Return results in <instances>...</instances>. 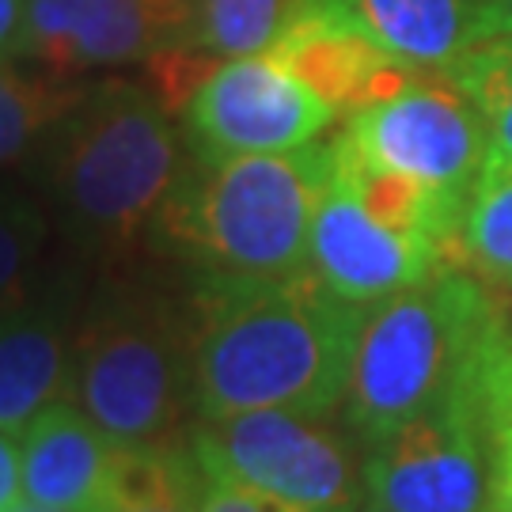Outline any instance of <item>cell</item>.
Returning a JSON list of instances; mask_svg holds the SVG:
<instances>
[{"label":"cell","mask_w":512,"mask_h":512,"mask_svg":"<svg viewBox=\"0 0 512 512\" xmlns=\"http://www.w3.org/2000/svg\"><path fill=\"white\" fill-rule=\"evenodd\" d=\"M114 440L76 403L50 406L19 437L27 505L57 512H103Z\"/></svg>","instance_id":"cell-13"},{"label":"cell","mask_w":512,"mask_h":512,"mask_svg":"<svg viewBox=\"0 0 512 512\" xmlns=\"http://www.w3.org/2000/svg\"><path fill=\"white\" fill-rule=\"evenodd\" d=\"M194 406L202 418L296 410L327 418L346 403L368 311L327 289L311 266L270 281H220L202 296Z\"/></svg>","instance_id":"cell-1"},{"label":"cell","mask_w":512,"mask_h":512,"mask_svg":"<svg viewBox=\"0 0 512 512\" xmlns=\"http://www.w3.org/2000/svg\"><path fill=\"white\" fill-rule=\"evenodd\" d=\"M361 512H391V509H384V505H372V509H361Z\"/></svg>","instance_id":"cell-28"},{"label":"cell","mask_w":512,"mask_h":512,"mask_svg":"<svg viewBox=\"0 0 512 512\" xmlns=\"http://www.w3.org/2000/svg\"><path fill=\"white\" fill-rule=\"evenodd\" d=\"M368 35L421 73H444L482 42V0H346Z\"/></svg>","instance_id":"cell-15"},{"label":"cell","mask_w":512,"mask_h":512,"mask_svg":"<svg viewBox=\"0 0 512 512\" xmlns=\"http://www.w3.org/2000/svg\"><path fill=\"white\" fill-rule=\"evenodd\" d=\"M266 54L338 114L380 103L421 73L387 54L346 0H296Z\"/></svg>","instance_id":"cell-12"},{"label":"cell","mask_w":512,"mask_h":512,"mask_svg":"<svg viewBox=\"0 0 512 512\" xmlns=\"http://www.w3.org/2000/svg\"><path fill=\"white\" fill-rule=\"evenodd\" d=\"M296 0H198V46L209 57L266 54Z\"/></svg>","instance_id":"cell-19"},{"label":"cell","mask_w":512,"mask_h":512,"mask_svg":"<svg viewBox=\"0 0 512 512\" xmlns=\"http://www.w3.org/2000/svg\"><path fill=\"white\" fill-rule=\"evenodd\" d=\"M27 38V0H0V57H23Z\"/></svg>","instance_id":"cell-25"},{"label":"cell","mask_w":512,"mask_h":512,"mask_svg":"<svg viewBox=\"0 0 512 512\" xmlns=\"http://www.w3.org/2000/svg\"><path fill=\"white\" fill-rule=\"evenodd\" d=\"M308 266L338 296L361 308H376L452 262L433 239L403 232L368 213L361 198L330 175L311 224Z\"/></svg>","instance_id":"cell-11"},{"label":"cell","mask_w":512,"mask_h":512,"mask_svg":"<svg viewBox=\"0 0 512 512\" xmlns=\"http://www.w3.org/2000/svg\"><path fill=\"white\" fill-rule=\"evenodd\" d=\"M342 141L376 167L463 202L494 148L486 114L448 73H418L395 95L353 110Z\"/></svg>","instance_id":"cell-7"},{"label":"cell","mask_w":512,"mask_h":512,"mask_svg":"<svg viewBox=\"0 0 512 512\" xmlns=\"http://www.w3.org/2000/svg\"><path fill=\"white\" fill-rule=\"evenodd\" d=\"M190 42L198 46V0H27L23 57L61 80Z\"/></svg>","instance_id":"cell-10"},{"label":"cell","mask_w":512,"mask_h":512,"mask_svg":"<svg viewBox=\"0 0 512 512\" xmlns=\"http://www.w3.org/2000/svg\"><path fill=\"white\" fill-rule=\"evenodd\" d=\"M501 319L505 311L490 285L463 266H444L429 281L376 304L353 353L349 429L372 448L406 421L452 399Z\"/></svg>","instance_id":"cell-3"},{"label":"cell","mask_w":512,"mask_h":512,"mask_svg":"<svg viewBox=\"0 0 512 512\" xmlns=\"http://www.w3.org/2000/svg\"><path fill=\"white\" fill-rule=\"evenodd\" d=\"M456 266L494 293H512V156L490 152L478 171L459 224Z\"/></svg>","instance_id":"cell-16"},{"label":"cell","mask_w":512,"mask_h":512,"mask_svg":"<svg viewBox=\"0 0 512 512\" xmlns=\"http://www.w3.org/2000/svg\"><path fill=\"white\" fill-rule=\"evenodd\" d=\"M16 512H57V509H42V505H27V501H23Z\"/></svg>","instance_id":"cell-27"},{"label":"cell","mask_w":512,"mask_h":512,"mask_svg":"<svg viewBox=\"0 0 512 512\" xmlns=\"http://www.w3.org/2000/svg\"><path fill=\"white\" fill-rule=\"evenodd\" d=\"M330 171V145L194 160L160 205L156 228L220 281L289 277L308 266L311 224Z\"/></svg>","instance_id":"cell-2"},{"label":"cell","mask_w":512,"mask_h":512,"mask_svg":"<svg viewBox=\"0 0 512 512\" xmlns=\"http://www.w3.org/2000/svg\"><path fill=\"white\" fill-rule=\"evenodd\" d=\"M365 494L391 512H497L490 440L467 387L372 444Z\"/></svg>","instance_id":"cell-8"},{"label":"cell","mask_w":512,"mask_h":512,"mask_svg":"<svg viewBox=\"0 0 512 512\" xmlns=\"http://www.w3.org/2000/svg\"><path fill=\"white\" fill-rule=\"evenodd\" d=\"M202 490H205V478H198V482H186V486L141 497V501H118V505H107L103 512H198Z\"/></svg>","instance_id":"cell-23"},{"label":"cell","mask_w":512,"mask_h":512,"mask_svg":"<svg viewBox=\"0 0 512 512\" xmlns=\"http://www.w3.org/2000/svg\"><path fill=\"white\" fill-rule=\"evenodd\" d=\"M12 433H0V512H16L27 494H23V452L16 448Z\"/></svg>","instance_id":"cell-24"},{"label":"cell","mask_w":512,"mask_h":512,"mask_svg":"<svg viewBox=\"0 0 512 512\" xmlns=\"http://www.w3.org/2000/svg\"><path fill=\"white\" fill-rule=\"evenodd\" d=\"M467 395L475 403L494 467V509L512 512V327L501 319L478 349L467 372Z\"/></svg>","instance_id":"cell-18"},{"label":"cell","mask_w":512,"mask_h":512,"mask_svg":"<svg viewBox=\"0 0 512 512\" xmlns=\"http://www.w3.org/2000/svg\"><path fill=\"white\" fill-rule=\"evenodd\" d=\"M183 114L194 160L209 164L315 145V137L338 118V110L270 54L220 61Z\"/></svg>","instance_id":"cell-9"},{"label":"cell","mask_w":512,"mask_h":512,"mask_svg":"<svg viewBox=\"0 0 512 512\" xmlns=\"http://www.w3.org/2000/svg\"><path fill=\"white\" fill-rule=\"evenodd\" d=\"M88 95L76 80L46 73H19L0 57V164H16L35 148H46L54 129Z\"/></svg>","instance_id":"cell-17"},{"label":"cell","mask_w":512,"mask_h":512,"mask_svg":"<svg viewBox=\"0 0 512 512\" xmlns=\"http://www.w3.org/2000/svg\"><path fill=\"white\" fill-rule=\"evenodd\" d=\"M198 512H308V509L289 505V501H277V497L255 494V490H243V486H228V482H209L205 478Z\"/></svg>","instance_id":"cell-22"},{"label":"cell","mask_w":512,"mask_h":512,"mask_svg":"<svg viewBox=\"0 0 512 512\" xmlns=\"http://www.w3.org/2000/svg\"><path fill=\"white\" fill-rule=\"evenodd\" d=\"M444 73L478 103L490 122V137L501 156H512V35L482 42Z\"/></svg>","instance_id":"cell-20"},{"label":"cell","mask_w":512,"mask_h":512,"mask_svg":"<svg viewBox=\"0 0 512 512\" xmlns=\"http://www.w3.org/2000/svg\"><path fill=\"white\" fill-rule=\"evenodd\" d=\"M73 395L114 444L167 440L194 403V342L152 311H99L76 334Z\"/></svg>","instance_id":"cell-5"},{"label":"cell","mask_w":512,"mask_h":512,"mask_svg":"<svg viewBox=\"0 0 512 512\" xmlns=\"http://www.w3.org/2000/svg\"><path fill=\"white\" fill-rule=\"evenodd\" d=\"M50 194L80 236L118 243L156 220L179 179V137L167 107L137 84H99L54 129Z\"/></svg>","instance_id":"cell-4"},{"label":"cell","mask_w":512,"mask_h":512,"mask_svg":"<svg viewBox=\"0 0 512 512\" xmlns=\"http://www.w3.org/2000/svg\"><path fill=\"white\" fill-rule=\"evenodd\" d=\"M505 35H512V0H482V42Z\"/></svg>","instance_id":"cell-26"},{"label":"cell","mask_w":512,"mask_h":512,"mask_svg":"<svg viewBox=\"0 0 512 512\" xmlns=\"http://www.w3.org/2000/svg\"><path fill=\"white\" fill-rule=\"evenodd\" d=\"M50 224L35 205L0 198V315H12L38 270Z\"/></svg>","instance_id":"cell-21"},{"label":"cell","mask_w":512,"mask_h":512,"mask_svg":"<svg viewBox=\"0 0 512 512\" xmlns=\"http://www.w3.org/2000/svg\"><path fill=\"white\" fill-rule=\"evenodd\" d=\"M69 334L50 311L0 315V433L23 437L73 391Z\"/></svg>","instance_id":"cell-14"},{"label":"cell","mask_w":512,"mask_h":512,"mask_svg":"<svg viewBox=\"0 0 512 512\" xmlns=\"http://www.w3.org/2000/svg\"><path fill=\"white\" fill-rule=\"evenodd\" d=\"M190 452L209 482H228L308 512H349L365 494V467L338 429L296 410L202 418Z\"/></svg>","instance_id":"cell-6"}]
</instances>
